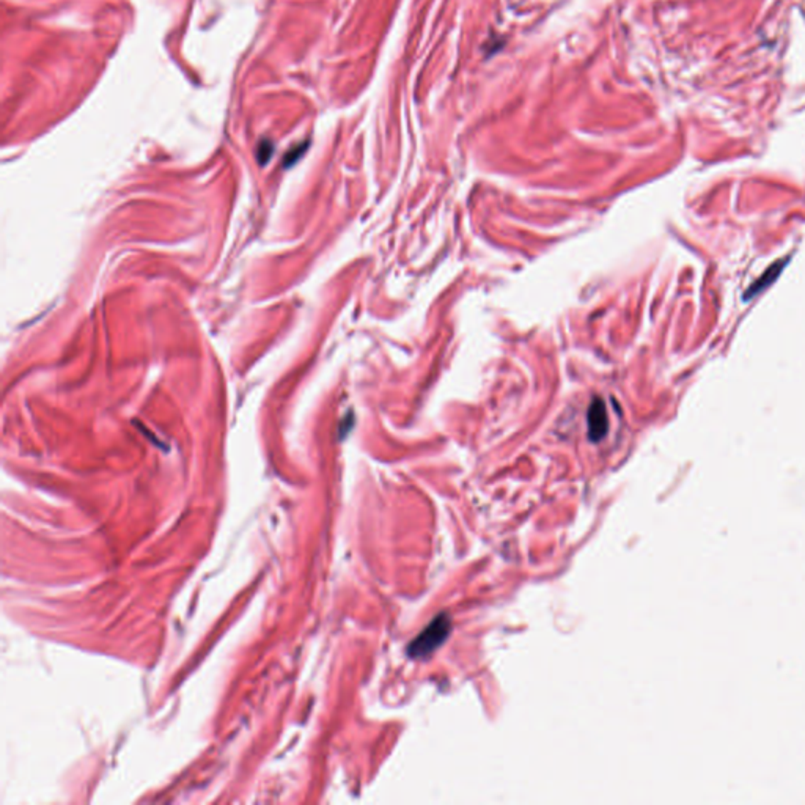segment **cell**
I'll use <instances>...</instances> for the list:
<instances>
[{"mask_svg":"<svg viewBox=\"0 0 805 805\" xmlns=\"http://www.w3.org/2000/svg\"><path fill=\"white\" fill-rule=\"evenodd\" d=\"M607 414L601 400H595L588 412V434L592 441H601L607 433Z\"/></svg>","mask_w":805,"mask_h":805,"instance_id":"2","label":"cell"},{"mask_svg":"<svg viewBox=\"0 0 805 805\" xmlns=\"http://www.w3.org/2000/svg\"><path fill=\"white\" fill-rule=\"evenodd\" d=\"M450 631H452L450 617L445 614L436 617L433 622L420 632V636L409 645L408 648L409 656L414 657V659H422V657L430 656L433 652H436V649L444 644L447 637L450 636Z\"/></svg>","mask_w":805,"mask_h":805,"instance_id":"1","label":"cell"}]
</instances>
